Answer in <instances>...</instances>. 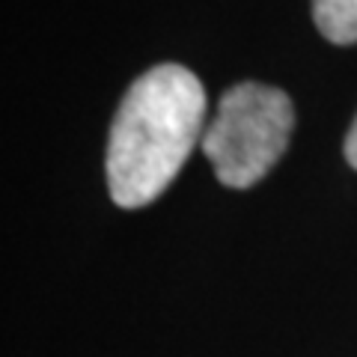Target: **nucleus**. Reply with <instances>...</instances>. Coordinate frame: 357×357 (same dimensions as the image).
Wrapping results in <instances>:
<instances>
[{
  "instance_id": "nucleus-4",
  "label": "nucleus",
  "mask_w": 357,
  "mask_h": 357,
  "mask_svg": "<svg viewBox=\"0 0 357 357\" xmlns=\"http://www.w3.org/2000/svg\"><path fill=\"white\" fill-rule=\"evenodd\" d=\"M345 158H349V164L357 170V116H354V122H351L349 134H345Z\"/></svg>"
},
{
  "instance_id": "nucleus-1",
  "label": "nucleus",
  "mask_w": 357,
  "mask_h": 357,
  "mask_svg": "<svg viewBox=\"0 0 357 357\" xmlns=\"http://www.w3.org/2000/svg\"><path fill=\"white\" fill-rule=\"evenodd\" d=\"M206 89L176 63L155 66L128 86L107 137V188L119 208H143L178 176L203 143Z\"/></svg>"
},
{
  "instance_id": "nucleus-2",
  "label": "nucleus",
  "mask_w": 357,
  "mask_h": 357,
  "mask_svg": "<svg viewBox=\"0 0 357 357\" xmlns=\"http://www.w3.org/2000/svg\"><path fill=\"white\" fill-rule=\"evenodd\" d=\"M292 128L295 107L283 89L244 81L220 96L199 146L218 182L244 191L280 161Z\"/></svg>"
},
{
  "instance_id": "nucleus-3",
  "label": "nucleus",
  "mask_w": 357,
  "mask_h": 357,
  "mask_svg": "<svg viewBox=\"0 0 357 357\" xmlns=\"http://www.w3.org/2000/svg\"><path fill=\"white\" fill-rule=\"evenodd\" d=\"M312 21L333 45L357 42V0H312Z\"/></svg>"
}]
</instances>
